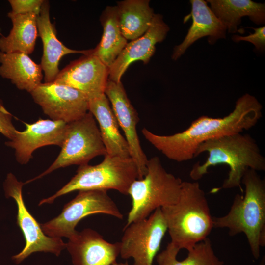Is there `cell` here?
<instances>
[{"label":"cell","mask_w":265,"mask_h":265,"mask_svg":"<svg viewBox=\"0 0 265 265\" xmlns=\"http://www.w3.org/2000/svg\"><path fill=\"white\" fill-rule=\"evenodd\" d=\"M262 106L255 97L246 93L236 101L234 110L223 118L203 115L184 131L169 135H158L145 128L142 133L169 159L186 161L195 158L198 147L203 142L251 129L262 117Z\"/></svg>","instance_id":"obj_1"},{"label":"cell","mask_w":265,"mask_h":265,"mask_svg":"<svg viewBox=\"0 0 265 265\" xmlns=\"http://www.w3.org/2000/svg\"><path fill=\"white\" fill-rule=\"evenodd\" d=\"M204 152L208 155L206 161L202 164L196 162L189 173L194 181L208 173L211 167L224 164L229 167V171L222 188L238 187L242 192L241 180L248 169L265 170V158L255 140L248 134L238 133L206 141L198 147L195 158Z\"/></svg>","instance_id":"obj_2"},{"label":"cell","mask_w":265,"mask_h":265,"mask_svg":"<svg viewBox=\"0 0 265 265\" xmlns=\"http://www.w3.org/2000/svg\"><path fill=\"white\" fill-rule=\"evenodd\" d=\"M171 243L187 250L208 238L213 217L204 190L198 182L183 181L178 201L161 208Z\"/></svg>","instance_id":"obj_3"},{"label":"cell","mask_w":265,"mask_h":265,"mask_svg":"<svg viewBox=\"0 0 265 265\" xmlns=\"http://www.w3.org/2000/svg\"><path fill=\"white\" fill-rule=\"evenodd\" d=\"M242 183L244 195H235L227 214L213 217V228H227L231 236L244 233L253 256L258 259L261 248L265 246V181L249 169Z\"/></svg>","instance_id":"obj_4"},{"label":"cell","mask_w":265,"mask_h":265,"mask_svg":"<svg viewBox=\"0 0 265 265\" xmlns=\"http://www.w3.org/2000/svg\"><path fill=\"white\" fill-rule=\"evenodd\" d=\"M182 182L166 171L159 157L148 159L146 174L135 180L128 190L132 207L125 226L147 218L158 208L175 204L179 198Z\"/></svg>","instance_id":"obj_5"},{"label":"cell","mask_w":265,"mask_h":265,"mask_svg":"<svg viewBox=\"0 0 265 265\" xmlns=\"http://www.w3.org/2000/svg\"><path fill=\"white\" fill-rule=\"evenodd\" d=\"M138 178L137 166L131 157L106 154L96 165H80L68 183L54 195L41 200L39 205L51 204L58 197L76 190L114 189L128 195L131 185Z\"/></svg>","instance_id":"obj_6"},{"label":"cell","mask_w":265,"mask_h":265,"mask_svg":"<svg viewBox=\"0 0 265 265\" xmlns=\"http://www.w3.org/2000/svg\"><path fill=\"white\" fill-rule=\"evenodd\" d=\"M61 148L58 157L48 169L24 184L39 179L58 168L86 164L94 157L106 155L99 127L89 111L81 118L67 123Z\"/></svg>","instance_id":"obj_7"},{"label":"cell","mask_w":265,"mask_h":265,"mask_svg":"<svg viewBox=\"0 0 265 265\" xmlns=\"http://www.w3.org/2000/svg\"><path fill=\"white\" fill-rule=\"evenodd\" d=\"M97 213L109 215L122 219L123 215L106 190L79 191L77 195L67 203L55 218L40 224L44 234L52 238H68L77 231L75 227L84 217Z\"/></svg>","instance_id":"obj_8"},{"label":"cell","mask_w":265,"mask_h":265,"mask_svg":"<svg viewBox=\"0 0 265 265\" xmlns=\"http://www.w3.org/2000/svg\"><path fill=\"white\" fill-rule=\"evenodd\" d=\"M167 231L160 208L147 218L124 226L120 242V253L123 259L132 258V265H153Z\"/></svg>","instance_id":"obj_9"},{"label":"cell","mask_w":265,"mask_h":265,"mask_svg":"<svg viewBox=\"0 0 265 265\" xmlns=\"http://www.w3.org/2000/svg\"><path fill=\"white\" fill-rule=\"evenodd\" d=\"M24 183L17 180L12 173H9L4 183L6 197H11L17 206V223L25 239V245L18 254L12 256V260L19 264L32 253L36 252H50L59 256L66 247L61 238H52L43 232L40 224L27 209L22 195Z\"/></svg>","instance_id":"obj_10"},{"label":"cell","mask_w":265,"mask_h":265,"mask_svg":"<svg viewBox=\"0 0 265 265\" xmlns=\"http://www.w3.org/2000/svg\"><path fill=\"white\" fill-rule=\"evenodd\" d=\"M34 101L51 120L69 123L89 111V99L70 86L54 82L41 83L30 93Z\"/></svg>","instance_id":"obj_11"},{"label":"cell","mask_w":265,"mask_h":265,"mask_svg":"<svg viewBox=\"0 0 265 265\" xmlns=\"http://www.w3.org/2000/svg\"><path fill=\"white\" fill-rule=\"evenodd\" d=\"M105 94L112 105V109L125 134L128 143L130 157L135 163L141 179L147 172L148 159L142 149L137 132L138 115L128 98L121 82L108 79Z\"/></svg>","instance_id":"obj_12"},{"label":"cell","mask_w":265,"mask_h":265,"mask_svg":"<svg viewBox=\"0 0 265 265\" xmlns=\"http://www.w3.org/2000/svg\"><path fill=\"white\" fill-rule=\"evenodd\" d=\"M108 71L109 68L91 52L60 71L53 82L76 89L90 100L105 94Z\"/></svg>","instance_id":"obj_13"},{"label":"cell","mask_w":265,"mask_h":265,"mask_svg":"<svg viewBox=\"0 0 265 265\" xmlns=\"http://www.w3.org/2000/svg\"><path fill=\"white\" fill-rule=\"evenodd\" d=\"M26 129L16 131L13 138L5 145L15 150L16 160L26 164L37 149L47 145L61 147L65 138L67 123L62 121L40 119L31 124L24 123Z\"/></svg>","instance_id":"obj_14"},{"label":"cell","mask_w":265,"mask_h":265,"mask_svg":"<svg viewBox=\"0 0 265 265\" xmlns=\"http://www.w3.org/2000/svg\"><path fill=\"white\" fill-rule=\"evenodd\" d=\"M169 30L162 16L155 14L151 25L141 36L128 43L109 68L108 79L118 82L132 62L140 60L146 64L155 53V45L162 42Z\"/></svg>","instance_id":"obj_15"},{"label":"cell","mask_w":265,"mask_h":265,"mask_svg":"<svg viewBox=\"0 0 265 265\" xmlns=\"http://www.w3.org/2000/svg\"><path fill=\"white\" fill-rule=\"evenodd\" d=\"M66 248L74 265H111L120 253V242L110 243L96 231L86 228L68 238Z\"/></svg>","instance_id":"obj_16"},{"label":"cell","mask_w":265,"mask_h":265,"mask_svg":"<svg viewBox=\"0 0 265 265\" xmlns=\"http://www.w3.org/2000/svg\"><path fill=\"white\" fill-rule=\"evenodd\" d=\"M36 23L38 34L43 43V53L40 65L44 73L45 83L53 82L60 70L59 62L61 58L71 53H90L92 49L76 50L65 46L57 37L56 30L50 18V6L48 0H44Z\"/></svg>","instance_id":"obj_17"},{"label":"cell","mask_w":265,"mask_h":265,"mask_svg":"<svg viewBox=\"0 0 265 265\" xmlns=\"http://www.w3.org/2000/svg\"><path fill=\"white\" fill-rule=\"evenodd\" d=\"M190 15L192 23L183 41L176 46L172 59L177 60L194 42L208 36V42L213 44L218 39L225 38L227 29L217 18L207 2L203 0H191Z\"/></svg>","instance_id":"obj_18"},{"label":"cell","mask_w":265,"mask_h":265,"mask_svg":"<svg viewBox=\"0 0 265 265\" xmlns=\"http://www.w3.org/2000/svg\"><path fill=\"white\" fill-rule=\"evenodd\" d=\"M89 111L98 123L106 154L123 158L130 157L127 141L120 133L118 121L105 94L89 100Z\"/></svg>","instance_id":"obj_19"},{"label":"cell","mask_w":265,"mask_h":265,"mask_svg":"<svg viewBox=\"0 0 265 265\" xmlns=\"http://www.w3.org/2000/svg\"><path fill=\"white\" fill-rule=\"evenodd\" d=\"M40 64L23 53L0 52V76L9 79L16 87L31 93L43 78Z\"/></svg>","instance_id":"obj_20"},{"label":"cell","mask_w":265,"mask_h":265,"mask_svg":"<svg viewBox=\"0 0 265 265\" xmlns=\"http://www.w3.org/2000/svg\"><path fill=\"white\" fill-rule=\"evenodd\" d=\"M207 2L229 33L238 31V26L243 16H248L257 25L265 23V3L250 0H208Z\"/></svg>","instance_id":"obj_21"},{"label":"cell","mask_w":265,"mask_h":265,"mask_svg":"<svg viewBox=\"0 0 265 265\" xmlns=\"http://www.w3.org/2000/svg\"><path fill=\"white\" fill-rule=\"evenodd\" d=\"M12 28L6 36L0 37V52L31 54L34 51L38 32L37 15L32 13L21 14L8 13Z\"/></svg>","instance_id":"obj_22"},{"label":"cell","mask_w":265,"mask_h":265,"mask_svg":"<svg viewBox=\"0 0 265 265\" xmlns=\"http://www.w3.org/2000/svg\"><path fill=\"white\" fill-rule=\"evenodd\" d=\"M100 20L103 33L100 43L92 50L91 54L109 68L128 43L121 31L117 7L107 6Z\"/></svg>","instance_id":"obj_23"},{"label":"cell","mask_w":265,"mask_h":265,"mask_svg":"<svg viewBox=\"0 0 265 265\" xmlns=\"http://www.w3.org/2000/svg\"><path fill=\"white\" fill-rule=\"evenodd\" d=\"M117 10L119 26L128 40L143 35L149 28L154 13L149 0H125L118 1Z\"/></svg>","instance_id":"obj_24"},{"label":"cell","mask_w":265,"mask_h":265,"mask_svg":"<svg viewBox=\"0 0 265 265\" xmlns=\"http://www.w3.org/2000/svg\"><path fill=\"white\" fill-rule=\"evenodd\" d=\"M180 250L169 243L166 248L158 253V265H223V261L215 255L211 242L208 238L187 250V256L182 261L177 257Z\"/></svg>","instance_id":"obj_25"},{"label":"cell","mask_w":265,"mask_h":265,"mask_svg":"<svg viewBox=\"0 0 265 265\" xmlns=\"http://www.w3.org/2000/svg\"><path fill=\"white\" fill-rule=\"evenodd\" d=\"M44 0H9L12 11L15 14L32 13L38 15Z\"/></svg>","instance_id":"obj_26"},{"label":"cell","mask_w":265,"mask_h":265,"mask_svg":"<svg viewBox=\"0 0 265 265\" xmlns=\"http://www.w3.org/2000/svg\"><path fill=\"white\" fill-rule=\"evenodd\" d=\"M12 116L0 99V133L9 140L13 138L17 131L12 122Z\"/></svg>","instance_id":"obj_27"},{"label":"cell","mask_w":265,"mask_h":265,"mask_svg":"<svg viewBox=\"0 0 265 265\" xmlns=\"http://www.w3.org/2000/svg\"><path fill=\"white\" fill-rule=\"evenodd\" d=\"M251 28L254 30V33L245 36L234 35L232 36V40L236 42L240 41L249 42L252 43L257 50H264L265 47V26Z\"/></svg>","instance_id":"obj_28"},{"label":"cell","mask_w":265,"mask_h":265,"mask_svg":"<svg viewBox=\"0 0 265 265\" xmlns=\"http://www.w3.org/2000/svg\"><path fill=\"white\" fill-rule=\"evenodd\" d=\"M111 265H130L129 264L127 263V262H126L125 263H122V262L118 263V262H116Z\"/></svg>","instance_id":"obj_29"},{"label":"cell","mask_w":265,"mask_h":265,"mask_svg":"<svg viewBox=\"0 0 265 265\" xmlns=\"http://www.w3.org/2000/svg\"><path fill=\"white\" fill-rule=\"evenodd\" d=\"M258 265H265V259L264 257L262 258Z\"/></svg>","instance_id":"obj_30"}]
</instances>
